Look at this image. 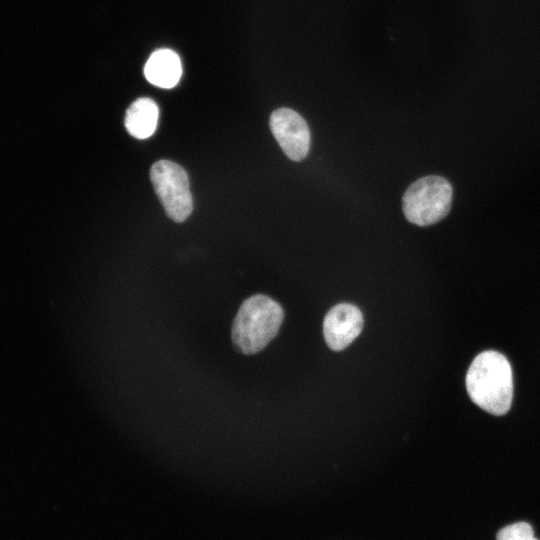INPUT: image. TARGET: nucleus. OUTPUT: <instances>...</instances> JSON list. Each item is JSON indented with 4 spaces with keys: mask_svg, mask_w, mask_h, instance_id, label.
<instances>
[{
    "mask_svg": "<svg viewBox=\"0 0 540 540\" xmlns=\"http://www.w3.org/2000/svg\"><path fill=\"white\" fill-rule=\"evenodd\" d=\"M283 318L282 307L272 298L262 294L247 298L232 326L235 348L244 354L261 351L276 336Z\"/></svg>",
    "mask_w": 540,
    "mask_h": 540,
    "instance_id": "obj_2",
    "label": "nucleus"
},
{
    "mask_svg": "<svg viewBox=\"0 0 540 540\" xmlns=\"http://www.w3.org/2000/svg\"><path fill=\"white\" fill-rule=\"evenodd\" d=\"M144 75L155 86L166 89L174 87L182 75L179 56L170 49L153 52L145 64Z\"/></svg>",
    "mask_w": 540,
    "mask_h": 540,
    "instance_id": "obj_7",
    "label": "nucleus"
},
{
    "mask_svg": "<svg viewBox=\"0 0 540 540\" xmlns=\"http://www.w3.org/2000/svg\"><path fill=\"white\" fill-rule=\"evenodd\" d=\"M363 315L358 307L349 303L333 306L323 322V333L327 345L334 351L346 348L360 334Z\"/></svg>",
    "mask_w": 540,
    "mask_h": 540,
    "instance_id": "obj_6",
    "label": "nucleus"
},
{
    "mask_svg": "<svg viewBox=\"0 0 540 540\" xmlns=\"http://www.w3.org/2000/svg\"><path fill=\"white\" fill-rule=\"evenodd\" d=\"M452 197V186L445 178L425 176L413 182L405 191L403 213L410 223L429 226L448 215Z\"/></svg>",
    "mask_w": 540,
    "mask_h": 540,
    "instance_id": "obj_3",
    "label": "nucleus"
},
{
    "mask_svg": "<svg viewBox=\"0 0 540 540\" xmlns=\"http://www.w3.org/2000/svg\"><path fill=\"white\" fill-rule=\"evenodd\" d=\"M158 116V106L152 99L138 98L126 111L125 127L133 137L146 139L155 132Z\"/></svg>",
    "mask_w": 540,
    "mask_h": 540,
    "instance_id": "obj_8",
    "label": "nucleus"
},
{
    "mask_svg": "<svg viewBox=\"0 0 540 540\" xmlns=\"http://www.w3.org/2000/svg\"><path fill=\"white\" fill-rule=\"evenodd\" d=\"M465 382L470 399L481 409L496 416L504 415L510 409L512 369L500 352L487 350L478 354L468 368Z\"/></svg>",
    "mask_w": 540,
    "mask_h": 540,
    "instance_id": "obj_1",
    "label": "nucleus"
},
{
    "mask_svg": "<svg viewBox=\"0 0 540 540\" xmlns=\"http://www.w3.org/2000/svg\"><path fill=\"white\" fill-rule=\"evenodd\" d=\"M496 540H538L534 537L532 526L524 521L507 525L500 529Z\"/></svg>",
    "mask_w": 540,
    "mask_h": 540,
    "instance_id": "obj_9",
    "label": "nucleus"
},
{
    "mask_svg": "<svg viewBox=\"0 0 540 540\" xmlns=\"http://www.w3.org/2000/svg\"><path fill=\"white\" fill-rule=\"evenodd\" d=\"M150 180L168 217L175 222L186 220L193 209L186 171L179 164L162 159L151 166Z\"/></svg>",
    "mask_w": 540,
    "mask_h": 540,
    "instance_id": "obj_4",
    "label": "nucleus"
},
{
    "mask_svg": "<svg viewBox=\"0 0 540 540\" xmlns=\"http://www.w3.org/2000/svg\"><path fill=\"white\" fill-rule=\"evenodd\" d=\"M271 132L286 156L303 160L310 148V131L304 118L290 108L274 110L269 121Z\"/></svg>",
    "mask_w": 540,
    "mask_h": 540,
    "instance_id": "obj_5",
    "label": "nucleus"
}]
</instances>
